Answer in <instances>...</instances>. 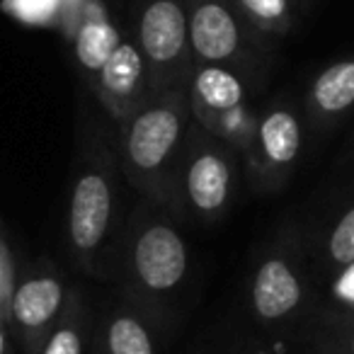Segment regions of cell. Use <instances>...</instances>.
<instances>
[{
  "instance_id": "e0dca14e",
  "label": "cell",
  "mask_w": 354,
  "mask_h": 354,
  "mask_svg": "<svg viewBox=\"0 0 354 354\" xmlns=\"http://www.w3.org/2000/svg\"><path fill=\"white\" fill-rule=\"evenodd\" d=\"M64 0H3V10L25 25L59 27Z\"/></svg>"
},
{
  "instance_id": "7402d4cb",
  "label": "cell",
  "mask_w": 354,
  "mask_h": 354,
  "mask_svg": "<svg viewBox=\"0 0 354 354\" xmlns=\"http://www.w3.org/2000/svg\"><path fill=\"white\" fill-rule=\"evenodd\" d=\"M349 354H354V333L349 335Z\"/></svg>"
},
{
  "instance_id": "ffe728a7",
  "label": "cell",
  "mask_w": 354,
  "mask_h": 354,
  "mask_svg": "<svg viewBox=\"0 0 354 354\" xmlns=\"http://www.w3.org/2000/svg\"><path fill=\"white\" fill-rule=\"evenodd\" d=\"M333 294L339 304L354 308V265L339 267L337 270V279L333 284Z\"/></svg>"
},
{
  "instance_id": "603a6c76",
  "label": "cell",
  "mask_w": 354,
  "mask_h": 354,
  "mask_svg": "<svg viewBox=\"0 0 354 354\" xmlns=\"http://www.w3.org/2000/svg\"><path fill=\"white\" fill-rule=\"evenodd\" d=\"M308 3H310V0H299V6H301V10H304V8H306V6H308Z\"/></svg>"
},
{
  "instance_id": "4fadbf2b",
  "label": "cell",
  "mask_w": 354,
  "mask_h": 354,
  "mask_svg": "<svg viewBox=\"0 0 354 354\" xmlns=\"http://www.w3.org/2000/svg\"><path fill=\"white\" fill-rule=\"evenodd\" d=\"M354 109V56L325 66L306 93V112L315 127H333Z\"/></svg>"
},
{
  "instance_id": "ac0fdd59",
  "label": "cell",
  "mask_w": 354,
  "mask_h": 354,
  "mask_svg": "<svg viewBox=\"0 0 354 354\" xmlns=\"http://www.w3.org/2000/svg\"><path fill=\"white\" fill-rule=\"evenodd\" d=\"M328 262L333 267L354 265V204L335 221L328 241H325Z\"/></svg>"
},
{
  "instance_id": "277c9868",
  "label": "cell",
  "mask_w": 354,
  "mask_h": 354,
  "mask_svg": "<svg viewBox=\"0 0 354 354\" xmlns=\"http://www.w3.org/2000/svg\"><path fill=\"white\" fill-rule=\"evenodd\" d=\"M236 160L238 153L226 141L194 122L177 172L180 216L207 226L221 221L236 192Z\"/></svg>"
},
{
  "instance_id": "ba28073f",
  "label": "cell",
  "mask_w": 354,
  "mask_h": 354,
  "mask_svg": "<svg viewBox=\"0 0 354 354\" xmlns=\"http://www.w3.org/2000/svg\"><path fill=\"white\" fill-rule=\"evenodd\" d=\"M304 146V124L291 104L277 102L257 114V127L243 153L257 187L274 189L284 183Z\"/></svg>"
},
{
  "instance_id": "52a82bcc",
  "label": "cell",
  "mask_w": 354,
  "mask_h": 354,
  "mask_svg": "<svg viewBox=\"0 0 354 354\" xmlns=\"http://www.w3.org/2000/svg\"><path fill=\"white\" fill-rule=\"evenodd\" d=\"M71 291L51 262L32 265L17 279L8 320L22 354H39L41 342L59 320Z\"/></svg>"
},
{
  "instance_id": "9c48e42d",
  "label": "cell",
  "mask_w": 354,
  "mask_h": 354,
  "mask_svg": "<svg viewBox=\"0 0 354 354\" xmlns=\"http://www.w3.org/2000/svg\"><path fill=\"white\" fill-rule=\"evenodd\" d=\"M95 95L104 112L117 124H124L148 97H151V80L148 68L138 51L136 41L124 37L107 64L100 68L93 80Z\"/></svg>"
},
{
  "instance_id": "8992f818",
  "label": "cell",
  "mask_w": 354,
  "mask_h": 354,
  "mask_svg": "<svg viewBox=\"0 0 354 354\" xmlns=\"http://www.w3.org/2000/svg\"><path fill=\"white\" fill-rule=\"evenodd\" d=\"M194 64H223L250 73L265 39L243 17L236 0H185Z\"/></svg>"
},
{
  "instance_id": "7c38bea8",
  "label": "cell",
  "mask_w": 354,
  "mask_h": 354,
  "mask_svg": "<svg viewBox=\"0 0 354 354\" xmlns=\"http://www.w3.org/2000/svg\"><path fill=\"white\" fill-rule=\"evenodd\" d=\"M122 39L124 37L119 35L117 25L109 17L104 0H85L68 41L73 44L75 61H78L80 71L90 78V83L100 73V68L107 64V59L114 54Z\"/></svg>"
},
{
  "instance_id": "5bb4252c",
  "label": "cell",
  "mask_w": 354,
  "mask_h": 354,
  "mask_svg": "<svg viewBox=\"0 0 354 354\" xmlns=\"http://www.w3.org/2000/svg\"><path fill=\"white\" fill-rule=\"evenodd\" d=\"M97 354H158L156 337L133 304L114 306L97 330Z\"/></svg>"
},
{
  "instance_id": "5b68a950",
  "label": "cell",
  "mask_w": 354,
  "mask_h": 354,
  "mask_svg": "<svg viewBox=\"0 0 354 354\" xmlns=\"http://www.w3.org/2000/svg\"><path fill=\"white\" fill-rule=\"evenodd\" d=\"M133 41L146 61L151 95L187 88L194 54L185 0H136Z\"/></svg>"
},
{
  "instance_id": "30bf717a",
  "label": "cell",
  "mask_w": 354,
  "mask_h": 354,
  "mask_svg": "<svg viewBox=\"0 0 354 354\" xmlns=\"http://www.w3.org/2000/svg\"><path fill=\"white\" fill-rule=\"evenodd\" d=\"M304 299V279L286 255L272 252L257 265L250 281V308L260 323H284L301 308Z\"/></svg>"
},
{
  "instance_id": "44dd1931",
  "label": "cell",
  "mask_w": 354,
  "mask_h": 354,
  "mask_svg": "<svg viewBox=\"0 0 354 354\" xmlns=\"http://www.w3.org/2000/svg\"><path fill=\"white\" fill-rule=\"evenodd\" d=\"M15 333L6 318H0V354H15Z\"/></svg>"
},
{
  "instance_id": "2e32d148",
  "label": "cell",
  "mask_w": 354,
  "mask_h": 354,
  "mask_svg": "<svg viewBox=\"0 0 354 354\" xmlns=\"http://www.w3.org/2000/svg\"><path fill=\"white\" fill-rule=\"evenodd\" d=\"M243 17L262 37H284L301 12L299 0H236Z\"/></svg>"
},
{
  "instance_id": "d6986e66",
  "label": "cell",
  "mask_w": 354,
  "mask_h": 354,
  "mask_svg": "<svg viewBox=\"0 0 354 354\" xmlns=\"http://www.w3.org/2000/svg\"><path fill=\"white\" fill-rule=\"evenodd\" d=\"M15 284H17L15 262H12V255L8 250L6 241L0 238V318L6 320H8V310H10V299H12V291H15Z\"/></svg>"
},
{
  "instance_id": "9a60e30c",
  "label": "cell",
  "mask_w": 354,
  "mask_h": 354,
  "mask_svg": "<svg viewBox=\"0 0 354 354\" xmlns=\"http://www.w3.org/2000/svg\"><path fill=\"white\" fill-rule=\"evenodd\" d=\"M90 330H93V318L88 304L78 289H71L68 301L41 342L39 354H85Z\"/></svg>"
},
{
  "instance_id": "3957f363",
  "label": "cell",
  "mask_w": 354,
  "mask_h": 354,
  "mask_svg": "<svg viewBox=\"0 0 354 354\" xmlns=\"http://www.w3.org/2000/svg\"><path fill=\"white\" fill-rule=\"evenodd\" d=\"M119 267L131 299L143 308H158L187 279V243L170 218L146 204L133 214L124 231Z\"/></svg>"
},
{
  "instance_id": "7a4b0ae2",
  "label": "cell",
  "mask_w": 354,
  "mask_h": 354,
  "mask_svg": "<svg viewBox=\"0 0 354 354\" xmlns=\"http://www.w3.org/2000/svg\"><path fill=\"white\" fill-rule=\"evenodd\" d=\"M117 165L100 138H90L78 158L68 197L66 236L73 262L85 274H102L117 218Z\"/></svg>"
},
{
  "instance_id": "8fae6325",
  "label": "cell",
  "mask_w": 354,
  "mask_h": 354,
  "mask_svg": "<svg viewBox=\"0 0 354 354\" xmlns=\"http://www.w3.org/2000/svg\"><path fill=\"white\" fill-rule=\"evenodd\" d=\"M187 95L194 122L204 127L212 119L248 104L245 73L223 64H194Z\"/></svg>"
},
{
  "instance_id": "6da1fadb",
  "label": "cell",
  "mask_w": 354,
  "mask_h": 354,
  "mask_svg": "<svg viewBox=\"0 0 354 354\" xmlns=\"http://www.w3.org/2000/svg\"><path fill=\"white\" fill-rule=\"evenodd\" d=\"M192 124L187 88L151 95L127 122L119 124L117 160L127 183L148 202L177 216V172Z\"/></svg>"
}]
</instances>
